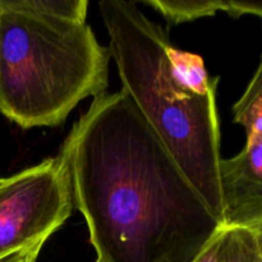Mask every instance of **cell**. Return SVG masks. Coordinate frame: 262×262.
I'll return each instance as SVG.
<instances>
[{"instance_id": "1", "label": "cell", "mask_w": 262, "mask_h": 262, "mask_svg": "<svg viewBox=\"0 0 262 262\" xmlns=\"http://www.w3.org/2000/svg\"><path fill=\"white\" fill-rule=\"evenodd\" d=\"M59 156L96 262H193L222 227L124 90L95 97Z\"/></svg>"}, {"instance_id": "2", "label": "cell", "mask_w": 262, "mask_h": 262, "mask_svg": "<svg viewBox=\"0 0 262 262\" xmlns=\"http://www.w3.org/2000/svg\"><path fill=\"white\" fill-rule=\"evenodd\" d=\"M99 7L122 90L222 223L216 94L199 96L174 78L168 59L171 43L168 32L151 22L137 3L102 0Z\"/></svg>"}, {"instance_id": "3", "label": "cell", "mask_w": 262, "mask_h": 262, "mask_svg": "<svg viewBox=\"0 0 262 262\" xmlns=\"http://www.w3.org/2000/svg\"><path fill=\"white\" fill-rule=\"evenodd\" d=\"M110 58L86 22L0 0V113L19 127H58L82 100L106 92Z\"/></svg>"}, {"instance_id": "4", "label": "cell", "mask_w": 262, "mask_h": 262, "mask_svg": "<svg viewBox=\"0 0 262 262\" xmlns=\"http://www.w3.org/2000/svg\"><path fill=\"white\" fill-rule=\"evenodd\" d=\"M71 179L60 156L0 182V258L46 242L71 216Z\"/></svg>"}, {"instance_id": "5", "label": "cell", "mask_w": 262, "mask_h": 262, "mask_svg": "<svg viewBox=\"0 0 262 262\" xmlns=\"http://www.w3.org/2000/svg\"><path fill=\"white\" fill-rule=\"evenodd\" d=\"M222 225L250 227L262 219V137L247 136L239 154L219 163Z\"/></svg>"}, {"instance_id": "6", "label": "cell", "mask_w": 262, "mask_h": 262, "mask_svg": "<svg viewBox=\"0 0 262 262\" xmlns=\"http://www.w3.org/2000/svg\"><path fill=\"white\" fill-rule=\"evenodd\" d=\"M193 262H262V252L250 228L222 225Z\"/></svg>"}, {"instance_id": "7", "label": "cell", "mask_w": 262, "mask_h": 262, "mask_svg": "<svg viewBox=\"0 0 262 262\" xmlns=\"http://www.w3.org/2000/svg\"><path fill=\"white\" fill-rule=\"evenodd\" d=\"M168 59L174 78L184 89L199 96L216 94L219 77L209 76L201 56L179 50L173 43H170L168 48Z\"/></svg>"}, {"instance_id": "8", "label": "cell", "mask_w": 262, "mask_h": 262, "mask_svg": "<svg viewBox=\"0 0 262 262\" xmlns=\"http://www.w3.org/2000/svg\"><path fill=\"white\" fill-rule=\"evenodd\" d=\"M233 120L247 136L262 137V55L245 94L233 106Z\"/></svg>"}, {"instance_id": "9", "label": "cell", "mask_w": 262, "mask_h": 262, "mask_svg": "<svg viewBox=\"0 0 262 262\" xmlns=\"http://www.w3.org/2000/svg\"><path fill=\"white\" fill-rule=\"evenodd\" d=\"M9 7L53 19L86 22L87 0H5Z\"/></svg>"}, {"instance_id": "10", "label": "cell", "mask_w": 262, "mask_h": 262, "mask_svg": "<svg viewBox=\"0 0 262 262\" xmlns=\"http://www.w3.org/2000/svg\"><path fill=\"white\" fill-rule=\"evenodd\" d=\"M142 3L160 12L169 26L191 22L217 13L216 0H143Z\"/></svg>"}, {"instance_id": "11", "label": "cell", "mask_w": 262, "mask_h": 262, "mask_svg": "<svg viewBox=\"0 0 262 262\" xmlns=\"http://www.w3.org/2000/svg\"><path fill=\"white\" fill-rule=\"evenodd\" d=\"M217 12H225L232 17L251 14L262 19V0H216Z\"/></svg>"}, {"instance_id": "12", "label": "cell", "mask_w": 262, "mask_h": 262, "mask_svg": "<svg viewBox=\"0 0 262 262\" xmlns=\"http://www.w3.org/2000/svg\"><path fill=\"white\" fill-rule=\"evenodd\" d=\"M43 243L45 242H38L36 245L31 246V247L25 248V250H20L18 252L4 256V257L0 258V262H30L33 258H38Z\"/></svg>"}, {"instance_id": "13", "label": "cell", "mask_w": 262, "mask_h": 262, "mask_svg": "<svg viewBox=\"0 0 262 262\" xmlns=\"http://www.w3.org/2000/svg\"><path fill=\"white\" fill-rule=\"evenodd\" d=\"M247 228H250V229L255 233V237H256V239H257V243H258V246H260V250L262 252V219L258 220V222H256L255 224L250 225V227H247Z\"/></svg>"}, {"instance_id": "14", "label": "cell", "mask_w": 262, "mask_h": 262, "mask_svg": "<svg viewBox=\"0 0 262 262\" xmlns=\"http://www.w3.org/2000/svg\"><path fill=\"white\" fill-rule=\"evenodd\" d=\"M36 261H37V258H33V260H31L30 262H36Z\"/></svg>"}, {"instance_id": "15", "label": "cell", "mask_w": 262, "mask_h": 262, "mask_svg": "<svg viewBox=\"0 0 262 262\" xmlns=\"http://www.w3.org/2000/svg\"><path fill=\"white\" fill-rule=\"evenodd\" d=\"M0 182H2V178H0Z\"/></svg>"}]
</instances>
